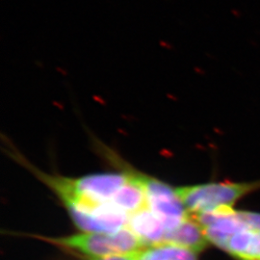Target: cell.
I'll list each match as a JSON object with an SVG mask.
<instances>
[{
    "mask_svg": "<svg viewBox=\"0 0 260 260\" xmlns=\"http://www.w3.org/2000/svg\"><path fill=\"white\" fill-rule=\"evenodd\" d=\"M20 164L28 168L36 177L49 187L61 200L72 220L84 233H116L127 225L128 216L112 205H93L84 202L75 192L71 177L48 175L19 156Z\"/></svg>",
    "mask_w": 260,
    "mask_h": 260,
    "instance_id": "obj_1",
    "label": "cell"
},
{
    "mask_svg": "<svg viewBox=\"0 0 260 260\" xmlns=\"http://www.w3.org/2000/svg\"><path fill=\"white\" fill-rule=\"evenodd\" d=\"M68 251H75L79 256L104 257L116 254L133 253L145 246L127 226L116 233H82L65 237L45 238Z\"/></svg>",
    "mask_w": 260,
    "mask_h": 260,
    "instance_id": "obj_2",
    "label": "cell"
},
{
    "mask_svg": "<svg viewBox=\"0 0 260 260\" xmlns=\"http://www.w3.org/2000/svg\"><path fill=\"white\" fill-rule=\"evenodd\" d=\"M260 188L255 182H210L175 188L177 197L192 215L204 213L221 206H233L242 197Z\"/></svg>",
    "mask_w": 260,
    "mask_h": 260,
    "instance_id": "obj_3",
    "label": "cell"
},
{
    "mask_svg": "<svg viewBox=\"0 0 260 260\" xmlns=\"http://www.w3.org/2000/svg\"><path fill=\"white\" fill-rule=\"evenodd\" d=\"M193 216L202 224L208 242L222 250L234 234L260 231V213L237 211L233 206H221Z\"/></svg>",
    "mask_w": 260,
    "mask_h": 260,
    "instance_id": "obj_4",
    "label": "cell"
},
{
    "mask_svg": "<svg viewBox=\"0 0 260 260\" xmlns=\"http://www.w3.org/2000/svg\"><path fill=\"white\" fill-rule=\"evenodd\" d=\"M139 176L147 196L148 208L164 223L167 233L190 216L175 188L143 174Z\"/></svg>",
    "mask_w": 260,
    "mask_h": 260,
    "instance_id": "obj_5",
    "label": "cell"
},
{
    "mask_svg": "<svg viewBox=\"0 0 260 260\" xmlns=\"http://www.w3.org/2000/svg\"><path fill=\"white\" fill-rule=\"evenodd\" d=\"M128 180V171L120 174H96L71 178L78 196L94 205H111L114 197Z\"/></svg>",
    "mask_w": 260,
    "mask_h": 260,
    "instance_id": "obj_6",
    "label": "cell"
},
{
    "mask_svg": "<svg viewBox=\"0 0 260 260\" xmlns=\"http://www.w3.org/2000/svg\"><path fill=\"white\" fill-rule=\"evenodd\" d=\"M127 228L139 238L145 247L164 243L167 229L148 207L128 216Z\"/></svg>",
    "mask_w": 260,
    "mask_h": 260,
    "instance_id": "obj_7",
    "label": "cell"
},
{
    "mask_svg": "<svg viewBox=\"0 0 260 260\" xmlns=\"http://www.w3.org/2000/svg\"><path fill=\"white\" fill-rule=\"evenodd\" d=\"M208 243L202 224L190 214L183 222L166 233L163 244L176 245L198 253L205 250Z\"/></svg>",
    "mask_w": 260,
    "mask_h": 260,
    "instance_id": "obj_8",
    "label": "cell"
},
{
    "mask_svg": "<svg viewBox=\"0 0 260 260\" xmlns=\"http://www.w3.org/2000/svg\"><path fill=\"white\" fill-rule=\"evenodd\" d=\"M223 251L239 260L260 259V231H243L234 234Z\"/></svg>",
    "mask_w": 260,
    "mask_h": 260,
    "instance_id": "obj_9",
    "label": "cell"
},
{
    "mask_svg": "<svg viewBox=\"0 0 260 260\" xmlns=\"http://www.w3.org/2000/svg\"><path fill=\"white\" fill-rule=\"evenodd\" d=\"M136 260H198L197 252L171 244L144 247L135 252Z\"/></svg>",
    "mask_w": 260,
    "mask_h": 260,
    "instance_id": "obj_10",
    "label": "cell"
},
{
    "mask_svg": "<svg viewBox=\"0 0 260 260\" xmlns=\"http://www.w3.org/2000/svg\"><path fill=\"white\" fill-rule=\"evenodd\" d=\"M79 257L82 260H136L135 252L125 253V254H116V255L104 256V257H85V256H79Z\"/></svg>",
    "mask_w": 260,
    "mask_h": 260,
    "instance_id": "obj_11",
    "label": "cell"
},
{
    "mask_svg": "<svg viewBox=\"0 0 260 260\" xmlns=\"http://www.w3.org/2000/svg\"><path fill=\"white\" fill-rule=\"evenodd\" d=\"M260 260V259H259Z\"/></svg>",
    "mask_w": 260,
    "mask_h": 260,
    "instance_id": "obj_12",
    "label": "cell"
}]
</instances>
